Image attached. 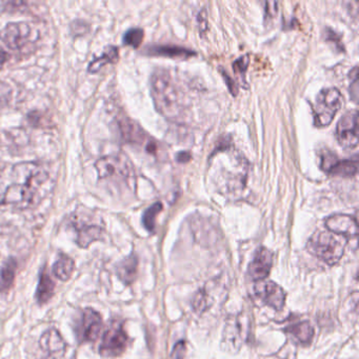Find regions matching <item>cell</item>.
<instances>
[{
    "mask_svg": "<svg viewBox=\"0 0 359 359\" xmlns=\"http://www.w3.org/2000/svg\"><path fill=\"white\" fill-rule=\"evenodd\" d=\"M243 320L239 318L232 319L231 323H228L224 330V340L229 342L233 348L239 346L241 340L243 339Z\"/></svg>",
    "mask_w": 359,
    "mask_h": 359,
    "instance_id": "22",
    "label": "cell"
},
{
    "mask_svg": "<svg viewBox=\"0 0 359 359\" xmlns=\"http://www.w3.org/2000/svg\"><path fill=\"white\" fill-rule=\"evenodd\" d=\"M163 211V205L161 203H155L154 205H151L150 208L146 210V212L142 216V224L147 230L153 232L155 229V224H156L157 215Z\"/></svg>",
    "mask_w": 359,
    "mask_h": 359,
    "instance_id": "25",
    "label": "cell"
},
{
    "mask_svg": "<svg viewBox=\"0 0 359 359\" xmlns=\"http://www.w3.org/2000/svg\"><path fill=\"white\" fill-rule=\"evenodd\" d=\"M150 88L155 108L163 117L170 121L182 118L187 109L186 98L169 71H155L151 77Z\"/></svg>",
    "mask_w": 359,
    "mask_h": 359,
    "instance_id": "1",
    "label": "cell"
},
{
    "mask_svg": "<svg viewBox=\"0 0 359 359\" xmlns=\"http://www.w3.org/2000/svg\"><path fill=\"white\" fill-rule=\"evenodd\" d=\"M41 350L51 359H64L67 344L58 330L51 327L41 335L39 340Z\"/></svg>",
    "mask_w": 359,
    "mask_h": 359,
    "instance_id": "11",
    "label": "cell"
},
{
    "mask_svg": "<svg viewBox=\"0 0 359 359\" xmlns=\"http://www.w3.org/2000/svg\"><path fill=\"white\" fill-rule=\"evenodd\" d=\"M54 291H55V283L47 270L43 269L39 275V285H37L36 294H35L37 302L39 304H47L53 297Z\"/></svg>",
    "mask_w": 359,
    "mask_h": 359,
    "instance_id": "17",
    "label": "cell"
},
{
    "mask_svg": "<svg viewBox=\"0 0 359 359\" xmlns=\"http://www.w3.org/2000/svg\"><path fill=\"white\" fill-rule=\"evenodd\" d=\"M35 29L28 22H11L0 32V39L12 50H22L37 39Z\"/></svg>",
    "mask_w": 359,
    "mask_h": 359,
    "instance_id": "5",
    "label": "cell"
},
{
    "mask_svg": "<svg viewBox=\"0 0 359 359\" xmlns=\"http://www.w3.org/2000/svg\"><path fill=\"white\" fill-rule=\"evenodd\" d=\"M273 264V255L266 248H259L249 266L252 280L262 281L270 274Z\"/></svg>",
    "mask_w": 359,
    "mask_h": 359,
    "instance_id": "15",
    "label": "cell"
},
{
    "mask_svg": "<svg viewBox=\"0 0 359 359\" xmlns=\"http://www.w3.org/2000/svg\"><path fill=\"white\" fill-rule=\"evenodd\" d=\"M149 53L153 55L168 56V57H184L188 58L194 55L190 50L184 49L180 47H169V46H159L148 49Z\"/></svg>",
    "mask_w": 359,
    "mask_h": 359,
    "instance_id": "24",
    "label": "cell"
},
{
    "mask_svg": "<svg viewBox=\"0 0 359 359\" xmlns=\"http://www.w3.org/2000/svg\"><path fill=\"white\" fill-rule=\"evenodd\" d=\"M75 229L77 233L76 243L81 248L89 247L94 241L102 239L104 234V229L98 224H75Z\"/></svg>",
    "mask_w": 359,
    "mask_h": 359,
    "instance_id": "16",
    "label": "cell"
},
{
    "mask_svg": "<svg viewBox=\"0 0 359 359\" xmlns=\"http://www.w3.org/2000/svg\"><path fill=\"white\" fill-rule=\"evenodd\" d=\"M75 270V262L70 256L60 253L53 266V274L62 281H68Z\"/></svg>",
    "mask_w": 359,
    "mask_h": 359,
    "instance_id": "21",
    "label": "cell"
},
{
    "mask_svg": "<svg viewBox=\"0 0 359 359\" xmlns=\"http://www.w3.org/2000/svg\"><path fill=\"white\" fill-rule=\"evenodd\" d=\"M18 260L10 257L0 269V293H8L15 280Z\"/></svg>",
    "mask_w": 359,
    "mask_h": 359,
    "instance_id": "18",
    "label": "cell"
},
{
    "mask_svg": "<svg viewBox=\"0 0 359 359\" xmlns=\"http://www.w3.org/2000/svg\"><path fill=\"white\" fill-rule=\"evenodd\" d=\"M9 60V54L5 50L0 48V69L3 68L4 65Z\"/></svg>",
    "mask_w": 359,
    "mask_h": 359,
    "instance_id": "30",
    "label": "cell"
},
{
    "mask_svg": "<svg viewBox=\"0 0 359 359\" xmlns=\"http://www.w3.org/2000/svg\"><path fill=\"white\" fill-rule=\"evenodd\" d=\"M346 243L348 239L341 235L330 231H317L309 239L306 249L327 266H334L341 259Z\"/></svg>",
    "mask_w": 359,
    "mask_h": 359,
    "instance_id": "2",
    "label": "cell"
},
{
    "mask_svg": "<svg viewBox=\"0 0 359 359\" xmlns=\"http://www.w3.org/2000/svg\"><path fill=\"white\" fill-rule=\"evenodd\" d=\"M36 197L37 191L29 188L26 184H13L6 191L3 203L14 205L18 209H26V208L34 205Z\"/></svg>",
    "mask_w": 359,
    "mask_h": 359,
    "instance_id": "10",
    "label": "cell"
},
{
    "mask_svg": "<svg viewBox=\"0 0 359 359\" xmlns=\"http://www.w3.org/2000/svg\"><path fill=\"white\" fill-rule=\"evenodd\" d=\"M118 60V49L116 47H108L100 57L92 60L89 65V72L96 73L107 64H115Z\"/></svg>",
    "mask_w": 359,
    "mask_h": 359,
    "instance_id": "23",
    "label": "cell"
},
{
    "mask_svg": "<svg viewBox=\"0 0 359 359\" xmlns=\"http://www.w3.org/2000/svg\"><path fill=\"white\" fill-rule=\"evenodd\" d=\"M336 136L340 146L353 150L358 146V113L351 111L340 118L336 129Z\"/></svg>",
    "mask_w": 359,
    "mask_h": 359,
    "instance_id": "7",
    "label": "cell"
},
{
    "mask_svg": "<svg viewBox=\"0 0 359 359\" xmlns=\"http://www.w3.org/2000/svg\"><path fill=\"white\" fill-rule=\"evenodd\" d=\"M128 161L129 159L123 155H109L100 158L95 165L100 180H127L131 177L132 167Z\"/></svg>",
    "mask_w": 359,
    "mask_h": 359,
    "instance_id": "6",
    "label": "cell"
},
{
    "mask_svg": "<svg viewBox=\"0 0 359 359\" xmlns=\"http://www.w3.org/2000/svg\"><path fill=\"white\" fill-rule=\"evenodd\" d=\"M137 266V257L134 255L129 256L123 262H119L118 266H117V276L126 285H131L135 279Z\"/></svg>",
    "mask_w": 359,
    "mask_h": 359,
    "instance_id": "20",
    "label": "cell"
},
{
    "mask_svg": "<svg viewBox=\"0 0 359 359\" xmlns=\"http://www.w3.org/2000/svg\"><path fill=\"white\" fill-rule=\"evenodd\" d=\"M344 104V97L336 88L323 89L315 102L314 123L319 128L327 127L333 121L334 117Z\"/></svg>",
    "mask_w": 359,
    "mask_h": 359,
    "instance_id": "3",
    "label": "cell"
},
{
    "mask_svg": "<svg viewBox=\"0 0 359 359\" xmlns=\"http://www.w3.org/2000/svg\"><path fill=\"white\" fill-rule=\"evenodd\" d=\"M287 333L292 336V339L302 346H308L314 337V329L310 323L306 321L292 325L287 327Z\"/></svg>",
    "mask_w": 359,
    "mask_h": 359,
    "instance_id": "19",
    "label": "cell"
},
{
    "mask_svg": "<svg viewBox=\"0 0 359 359\" xmlns=\"http://www.w3.org/2000/svg\"><path fill=\"white\" fill-rule=\"evenodd\" d=\"M11 95V88L5 83H0V104L8 102Z\"/></svg>",
    "mask_w": 359,
    "mask_h": 359,
    "instance_id": "29",
    "label": "cell"
},
{
    "mask_svg": "<svg viewBox=\"0 0 359 359\" xmlns=\"http://www.w3.org/2000/svg\"><path fill=\"white\" fill-rule=\"evenodd\" d=\"M254 292L260 302L274 310L280 311L285 304V291L280 285L273 281H258L254 287Z\"/></svg>",
    "mask_w": 359,
    "mask_h": 359,
    "instance_id": "9",
    "label": "cell"
},
{
    "mask_svg": "<svg viewBox=\"0 0 359 359\" xmlns=\"http://www.w3.org/2000/svg\"><path fill=\"white\" fill-rule=\"evenodd\" d=\"M353 73L354 75L351 76V79H353L352 83H351V96L354 102H357V98H358V74H357L358 69L357 67L353 69Z\"/></svg>",
    "mask_w": 359,
    "mask_h": 359,
    "instance_id": "28",
    "label": "cell"
},
{
    "mask_svg": "<svg viewBox=\"0 0 359 359\" xmlns=\"http://www.w3.org/2000/svg\"><path fill=\"white\" fill-rule=\"evenodd\" d=\"M325 226L330 232L346 237H356L357 222L354 217L346 214H334L325 219Z\"/></svg>",
    "mask_w": 359,
    "mask_h": 359,
    "instance_id": "14",
    "label": "cell"
},
{
    "mask_svg": "<svg viewBox=\"0 0 359 359\" xmlns=\"http://www.w3.org/2000/svg\"><path fill=\"white\" fill-rule=\"evenodd\" d=\"M323 169L327 173L334 176H340V177H352L356 175L358 171V161H339L336 158L335 155L325 154L323 158Z\"/></svg>",
    "mask_w": 359,
    "mask_h": 359,
    "instance_id": "13",
    "label": "cell"
},
{
    "mask_svg": "<svg viewBox=\"0 0 359 359\" xmlns=\"http://www.w3.org/2000/svg\"><path fill=\"white\" fill-rule=\"evenodd\" d=\"M248 66H249V57L248 56H243V57L238 58L236 62L233 65L234 68V72L238 75L239 77L245 79V71H247Z\"/></svg>",
    "mask_w": 359,
    "mask_h": 359,
    "instance_id": "27",
    "label": "cell"
},
{
    "mask_svg": "<svg viewBox=\"0 0 359 359\" xmlns=\"http://www.w3.org/2000/svg\"><path fill=\"white\" fill-rule=\"evenodd\" d=\"M121 129L123 136L128 142L132 144H142L147 152L155 154L157 152V144L154 140H151L146 133H144L140 126L136 125L129 118L123 119L121 123Z\"/></svg>",
    "mask_w": 359,
    "mask_h": 359,
    "instance_id": "12",
    "label": "cell"
},
{
    "mask_svg": "<svg viewBox=\"0 0 359 359\" xmlns=\"http://www.w3.org/2000/svg\"><path fill=\"white\" fill-rule=\"evenodd\" d=\"M129 337L123 329V323L112 320L107 327L102 341L100 346V353L106 358H115L121 356L127 350Z\"/></svg>",
    "mask_w": 359,
    "mask_h": 359,
    "instance_id": "4",
    "label": "cell"
},
{
    "mask_svg": "<svg viewBox=\"0 0 359 359\" xmlns=\"http://www.w3.org/2000/svg\"><path fill=\"white\" fill-rule=\"evenodd\" d=\"M144 31L142 29H131L123 36V43L137 49L144 41Z\"/></svg>",
    "mask_w": 359,
    "mask_h": 359,
    "instance_id": "26",
    "label": "cell"
},
{
    "mask_svg": "<svg viewBox=\"0 0 359 359\" xmlns=\"http://www.w3.org/2000/svg\"><path fill=\"white\" fill-rule=\"evenodd\" d=\"M102 329V315L91 308L83 311L79 325H77V338L81 344L94 342L100 336Z\"/></svg>",
    "mask_w": 359,
    "mask_h": 359,
    "instance_id": "8",
    "label": "cell"
}]
</instances>
